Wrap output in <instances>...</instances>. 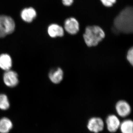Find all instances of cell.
Returning <instances> with one entry per match:
<instances>
[{
	"mask_svg": "<svg viewBox=\"0 0 133 133\" xmlns=\"http://www.w3.org/2000/svg\"><path fill=\"white\" fill-rule=\"evenodd\" d=\"M114 29L119 32L133 33V6L125 8L114 19Z\"/></svg>",
	"mask_w": 133,
	"mask_h": 133,
	"instance_id": "cell-1",
	"label": "cell"
},
{
	"mask_svg": "<svg viewBox=\"0 0 133 133\" xmlns=\"http://www.w3.org/2000/svg\"><path fill=\"white\" fill-rule=\"evenodd\" d=\"M105 36L104 31L101 27L98 26L87 27L83 35L85 43L89 47L97 45L104 38Z\"/></svg>",
	"mask_w": 133,
	"mask_h": 133,
	"instance_id": "cell-2",
	"label": "cell"
},
{
	"mask_svg": "<svg viewBox=\"0 0 133 133\" xmlns=\"http://www.w3.org/2000/svg\"><path fill=\"white\" fill-rule=\"evenodd\" d=\"M15 23L10 17L0 16V38L11 34L15 30Z\"/></svg>",
	"mask_w": 133,
	"mask_h": 133,
	"instance_id": "cell-3",
	"label": "cell"
},
{
	"mask_svg": "<svg viewBox=\"0 0 133 133\" xmlns=\"http://www.w3.org/2000/svg\"><path fill=\"white\" fill-rule=\"evenodd\" d=\"M64 28L69 34L76 35L79 31V23L77 20L74 17H70L66 19L65 21Z\"/></svg>",
	"mask_w": 133,
	"mask_h": 133,
	"instance_id": "cell-4",
	"label": "cell"
},
{
	"mask_svg": "<svg viewBox=\"0 0 133 133\" xmlns=\"http://www.w3.org/2000/svg\"><path fill=\"white\" fill-rule=\"evenodd\" d=\"M3 81L8 86L15 87L19 83L18 75L15 72L13 71H6L3 76Z\"/></svg>",
	"mask_w": 133,
	"mask_h": 133,
	"instance_id": "cell-5",
	"label": "cell"
},
{
	"mask_svg": "<svg viewBox=\"0 0 133 133\" xmlns=\"http://www.w3.org/2000/svg\"><path fill=\"white\" fill-rule=\"evenodd\" d=\"M116 109L118 114L122 117L128 116L131 112L130 105L124 100L119 101L116 103Z\"/></svg>",
	"mask_w": 133,
	"mask_h": 133,
	"instance_id": "cell-6",
	"label": "cell"
},
{
	"mask_svg": "<svg viewBox=\"0 0 133 133\" xmlns=\"http://www.w3.org/2000/svg\"><path fill=\"white\" fill-rule=\"evenodd\" d=\"M104 127L103 121L99 118H92L90 119L87 125V127L90 131L95 133H98L102 131Z\"/></svg>",
	"mask_w": 133,
	"mask_h": 133,
	"instance_id": "cell-7",
	"label": "cell"
},
{
	"mask_svg": "<svg viewBox=\"0 0 133 133\" xmlns=\"http://www.w3.org/2000/svg\"><path fill=\"white\" fill-rule=\"evenodd\" d=\"M48 32L49 36L53 38L62 37L64 34V29L57 24H50L48 27Z\"/></svg>",
	"mask_w": 133,
	"mask_h": 133,
	"instance_id": "cell-8",
	"label": "cell"
},
{
	"mask_svg": "<svg viewBox=\"0 0 133 133\" xmlns=\"http://www.w3.org/2000/svg\"><path fill=\"white\" fill-rule=\"evenodd\" d=\"M49 77L52 83L55 84H59L63 78V71L59 67L52 69L49 73Z\"/></svg>",
	"mask_w": 133,
	"mask_h": 133,
	"instance_id": "cell-9",
	"label": "cell"
},
{
	"mask_svg": "<svg viewBox=\"0 0 133 133\" xmlns=\"http://www.w3.org/2000/svg\"><path fill=\"white\" fill-rule=\"evenodd\" d=\"M106 123L108 131L111 132H116L120 125V122L118 118L114 115L108 116Z\"/></svg>",
	"mask_w": 133,
	"mask_h": 133,
	"instance_id": "cell-10",
	"label": "cell"
},
{
	"mask_svg": "<svg viewBox=\"0 0 133 133\" xmlns=\"http://www.w3.org/2000/svg\"><path fill=\"white\" fill-rule=\"evenodd\" d=\"M36 12L33 8H29L23 9L21 12L22 19L24 21L30 23L36 16Z\"/></svg>",
	"mask_w": 133,
	"mask_h": 133,
	"instance_id": "cell-11",
	"label": "cell"
},
{
	"mask_svg": "<svg viewBox=\"0 0 133 133\" xmlns=\"http://www.w3.org/2000/svg\"><path fill=\"white\" fill-rule=\"evenodd\" d=\"M12 66V60L9 55L2 54L0 55V67L5 70H9Z\"/></svg>",
	"mask_w": 133,
	"mask_h": 133,
	"instance_id": "cell-12",
	"label": "cell"
},
{
	"mask_svg": "<svg viewBox=\"0 0 133 133\" xmlns=\"http://www.w3.org/2000/svg\"><path fill=\"white\" fill-rule=\"evenodd\" d=\"M12 123L10 120L3 118L0 120V133H8L12 128Z\"/></svg>",
	"mask_w": 133,
	"mask_h": 133,
	"instance_id": "cell-13",
	"label": "cell"
},
{
	"mask_svg": "<svg viewBox=\"0 0 133 133\" xmlns=\"http://www.w3.org/2000/svg\"><path fill=\"white\" fill-rule=\"evenodd\" d=\"M122 133H133V121L128 119L124 121L120 125Z\"/></svg>",
	"mask_w": 133,
	"mask_h": 133,
	"instance_id": "cell-14",
	"label": "cell"
},
{
	"mask_svg": "<svg viewBox=\"0 0 133 133\" xmlns=\"http://www.w3.org/2000/svg\"><path fill=\"white\" fill-rule=\"evenodd\" d=\"M9 102L6 95L0 94V109L6 110L9 108Z\"/></svg>",
	"mask_w": 133,
	"mask_h": 133,
	"instance_id": "cell-15",
	"label": "cell"
},
{
	"mask_svg": "<svg viewBox=\"0 0 133 133\" xmlns=\"http://www.w3.org/2000/svg\"><path fill=\"white\" fill-rule=\"evenodd\" d=\"M127 59L131 65L133 66V46L129 49L128 52Z\"/></svg>",
	"mask_w": 133,
	"mask_h": 133,
	"instance_id": "cell-16",
	"label": "cell"
},
{
	"mask_svg": "<svg viewBox=\"0 0 133 133\" xmlns=\"http://www.w3.org/2000/svg\"><path fill=\"white\" fill-rule=\"evenodd\" d=\"M103 5L106 7L112 6L116 2V0H101Z\"/></svg>",
	"mask_w": 133,
	"mask_h": 133,
	"instance_id": "cell-17",
	"label": "cell"
},
{
	"mask_svg": "<svg viewBox=\"0 0 133 133\" xmlns=\"http://www.w3.org/2000/svg\"><path fill=\"white\" fill-rule=\"evenodd\" d=\"M74 0H62L63 4L65 6H70L73 3Z\"/></svg>",
	"mask_w": 133,
	"mask_h": 133,
	"instance_id": "cell-18",
	"label": "cell"
}]
</instances>
